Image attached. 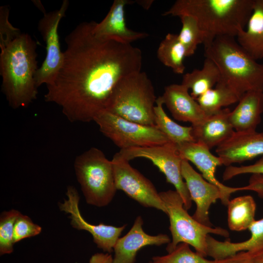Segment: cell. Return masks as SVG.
<instances>
[{
    "mask_svg": "<svg viewBox=\"0 0 263 263\" xmlns=\"http://www.w3.org/2000/svg\"><path fill=\"white\" fill-rule=\"evenodd\" d=\"M94 23L82 22L66 36L62 65L46 86L44 100L60 107L71 122L94 121L106 111L117 83L141 69L139 48L97 37Z\"/></svg>",
    "mask_w": 263,
    "mask_h": 263,
    "instance_id": "6da1fadb",
    "label": "cell"
},
{
    "mask_svg": "<svg viewBox=\"0 0 263 263\" xmlns=\"http://www.w3.org/2000/svg\"><path fill=\"white\" fill-rule=\"evenodd\" d=\"M37 47L31 36L24 33L0 46L1 89L13 109L28 107L37 97Z\"/></svg>",
    "mask_w": 263,
    "mask_h": 263,
    "instance_id": "7a4b0ae2",
    "label": "cell"
},
{
    "mask_svg": "<svg viewBox=\"0 0 263 263\" xmlns=\"http://www.w3.org/2000/svg\"><path fill=\"white\" fill-rule=\"evenodd\" d=\"M254 0H177L163 16L194 18L203 32L204 47L222 36L236 37L245 29Z\"/></svg>",
    "mask_w": 263,
    "mask_h": 263,
    "instance_id": "3957f363",
    "label": "cell"
},
{
    "mask_svg": "<svg viewBox=\"0 0 263 263\" xmlns=\"http://www.w3.org/2000/svg\"><path fill=\"white\" fill-rule=\"evenodd\" d=\"M205 57L218 67L221 81L240 97L252 90H263V63L252 58L234 37H219L204 47Z\"/></svg>",
    "mask_w": 263,
    "mask_h": 263,
    "instance_id": "277c9868",
    "label": "cell"
},
{
    "mask_svg": "<svg viewBox=\"0 0 263 263\" xmlns=\"http://www.w3.org/2000/svg\"><path fill=\"white\" fill-rule=\"evenodd\" d=\"M157 98L151 81L145 72L140 71L117 83L106 111L136 123L155 126Z\"/></svg>",
    "mask_w": 263,
    "mask_h": 263,
    "instance_id": "5b68a950",
    "label": "cell"
},
{
    "mask_svg": "<svg viewBox=\"0 0 263 263\" xmlns=\"http://www.w3.org/2000/svg\"><path fill=\"white\" fill-rule=\"evenodd\" d=\"M74 169L87 204L103 207L112 202L117 190L113 165L100 150L92 147L77 155Z\"/></svg>",
    "mask_w": 263,
    "mask_h": 263,
    "instance_id": "8992f818",
    "label": "cell"
},
{
    "mask_svg": "<svg viewBox=\"0 0 263 263\" xmlns=\"http://www.w3.org/2000/svg\"><path fill=\"white\" fill-rule=\"evenodd\" d=\"M159 195L169 220V228L172 240L166 247L168 253L179 244L185 243L192 246L197 253L205 257L207 256V238L210 233L229 237V233L226 229L207 226L195 220L185 208L183 199L176 190L160 192Z\"/></svg>",
    "mask_w": 263,
    "mask_h": 263,
    "instance_id": "52a82bcc",
    "label": "cell"
},
{
    "mask_svg": "<svg viewBox=\"0 0 263 263\" xmlns=\"http://www.w3.org/2000/svg\"><path fill=\"white\" fill-rule=\"evenodd\" d=\"M100 131L120 150L162 145L169 140L155 126H147L126 120L108 111L94 119Z\"/></svg>",
    "mask_w": 263,
    "mask_h": 263,
    "instance_id": "ba28073f",
    "label": "cell"
},
{
    "mask_svg": "<svg viewBox=\"0 0 263 263\" xmlns=\"http://www.w3.org/2000/svg\"><path fill=\"white\" fill-rule=\"evenodd\" d=\"M122 158L129 161L136 158L150 160L172 184L183 199L186 210L190 208L192 200L181 172L183 158L176 145L170 142L152 146L120 150L117 152Z\"/></svg>",
    "mask_w": 263,
    "mask_h": 263,
    "instance_id": "9c48e42d",
    "label": "cell"
},
{
    "mask_svg": "<svg viewBox=\"0 0 263 263\" xmlns=\"http://www.w3.org/2000/svg\"><path fill=\"white\" fill-rule=\"evenodd\" d=\"M69 4L68 0H64L59 8L44 13L38 23V30L46 44V55L36 74L38 88L43 84L46 86L51 84L62 65L63 52L60 49L58 28Z\"/></svg>",
    "mask_w": 263,
    "mask_h": 263,
    "instance_id": "30bf717a",
    "label": "cell"
},
{
    "mask_svg": "<svg viewBox=\"0 0 263 263\" xmlns=\"http://www.w3.org/2000/svg\"><path fill=\"white\" fill-rule=\"evenodd\" d=\"M112 162L117 190L123 191L143 207L154 208L167 213L159 193L150 180L117 153Z\"/></svg>",
    "mask_w": 263,
    "mask_h": 263,
    "instance_id": "8fae6325",
    "label": "cell"
},
{
    "mask_svg": "<svg viewBox=\"0 0 263 263\" xmlns=\"http://www.w3.org/2000/svg\"><path fill=\"white\" fill-rule=\"evenodd\" d=\"M67 199L59 203L60 210L69 214L71 225L73 227L79 230H86L93 238L97 246L106 253H111L113 251L114 246L119 238L126 225L116 227L104 224L93 225L85 220L82 216L79 208V196L75 188L72 186L67 187Z\"/></svg>",
    "mask_w": 263,
    "mask_h": 263,
    "instance_id": "7c38bea8",
    "label": "cell"
},
{
    "mask_svg": "<svg viewBox=\"0 0 263 263\" xmlns=\"http://www.w3.org/2000/svg\"><path fill=\"white\" fill-rule=\"evenodd\" d=\"M181 172L190 198L196 205L193 218L204 225L212 226L209 220V209L218 199H223L220 189L205 179L187 160H182Z\"/></svg>",
    "mask_w": 263,
    "mask_h": 263,
    "instance_id": "4fadbf2b",
    "label": "cell"
},
{
    "mask_svg": "<svg viewBox=\"0 0 263 263\" xmlns=\"http://www.w3.org/2000/svg\"><path fill=\"white\" fill-rule=\"evenodd\" d=\"M183 158L193 163L201 172L202 176L208 182L218 187L222 193V203L227 206L231 193L239 190H247L246 186L241 188L229 187L219 182L215 177L218 166L222 165L218 156L214 155L210 150L199 143L192 142L176 145Z\"/></svg>",
    "mask_w": 263,
    "mask_h": 263,
    "instance_id": "5bb4252c",
    "label": "cell"
},
{
    "mask_svg": "<svg viewBox=\"0 0 263 263\" xmlns=\"http://www.w3.org/2000/svg\"><path fill=\"white\" fill-rule=\"evenodd\" d=\"M215 151L226 167L263 156V132L235 131Z\"/></svg>",
    "mask_w": 263,
    "mask_h": 263,
    "instance_id": "9a60e30c",
    "label": "cell"
},
{
    "mask_svg": "<svg viewBox=\"0 0 263 263\" xmlns=\"http://www.w3.org/2000/svg\"><path fill=\"white\" fill-rule=\"evenodd\" d=\"M143 223L142 217L137 216L129 231L117 240L113 247V263H135L137 253L142 248L170 243V239L167 234L150 235L146 233L143 228Z\"/></svg>",
    "mask_w": 263,
    "mask_h": 263,
    "instance_id": "2e32d148",
    "label": "cell"
},
{
    "mask_svg": "<svg viewBox=\"0 0 263 263\" xmlns=\"http://www.w3.org/2000/svg\"><path fill=\"white\" fill-rule=\"evenodd\" d=\"M129 0H114L105 17L100 22L95 21L94 33L97 37L132 44L138 39L148 37L147 33L137 32L127 27L125 7L133 3Z\"/></svg>",
    "mask_w": 263,
    "mask_h": 263,
    "instance_id": "e0dca14e",
    "label": "cell"
},
{
    "mask_svg": "<svg viewBox=\"0 0 263 263\" xmlns=\"http://www.w3.org/2000/svg\"><path fill=\"white\" fill-rule=\"evenodd\" d=\"M188 90L181 84L166 86L161 96L173 117L180 121L197 124L207 117L197 101L192 97Z\"/></svg>",
    "mask_w": 263,
    "mask_h": 263,
    "instance_id": "ac0fdd59",
    "label": "cell"
},
{
    "mask_svg": "<svg viewBox=\"0 0 263 263\" xmlns=\"http://www.w3.org/2000/svg\"><path fill=\"white\" fill-rule=\"evenodd\" d=\"M230 111L223 109L217 113L207 116L201 122L191 125V134L195 142L210 150L217 147L234 132L229 120Z\"/></svg>",
    "mask_w": 263,
    "mask_h": 263,
    "instance_id": "d6986e66",
    "label": "cell"
},
{
    "mask_svg": "<svg viewBox=\"0 0 263 263\" xmlns=\"http://www.w3.org/2000/svg\"><path fill=\"white\" fill-rule=\"evenodd\" d=\"M236 108L230 111L229 120L237 132L256 131L263 113V90H252L243 94Z\"/></svg>",
    "mask_w": 263,
    "mask_h": 263,
    "instance_id": "ffe728a7",
    "label": "cell"
},
{
    "mask_svg": "<svg viewBox=\"0 0 263 263\" xmlns=\"http://www.w3.org/2000/svg\"><path fill=\"white\" fill-rule=\"evenodd\" d=\"M251 236L247 240L232 243L228 241H220L208 235L207 238V256L214 260H220L247 251L255 253L263 249V218L255 220L248 229Z\"/></svg>",
    "mask_w": 263,
    "mask_h": 263,
    "instance_id": "44dd1931",
    "label": "cell"
},
{
    "mask_svg": "<svg viewBox=\"0 0 263 263\" xmlns=\"http://www.w3.org/2000/svg\"><path fill=\"white\" fill-rule=\"evenodd\" d=\"M237 41L254 59H263V0H254L246 28L236 37Z\"/></svg>",
    "mask_w": 263,
    "mask_h": 263,
    "instance_id": "7402d4cb",
    "label": "cell"
},
{
    "mask_svg": "<svg viewBox=\"0 0 263 263\" xmlns=\"http://www.w3.org/2000/svg\"><path fill=\"white\" fill-rule=\"evenodd\" d=\"M220 79L218 67L211 60L206 57L201 69H195L183 75L181 84L191 90L190 94L196 100L213 88Z\"/></svg>",
    "mask_w": 263,
    "mask_h": 263,
    "instance_id": "603a6c76",
    "label": "cell"
},
{
    "mask_svg": "<svg viewBox=\"0 0 263 263\" xmlns=\"http://www.w3.org/2000/svg\"><path fill=\"white\" fill-rule=\"evenodd\" d=\"M227 206L228 226L231 230H246L255 220L256 205L251 196L236 197Z\"/></svg>",
    "mask_w": 263,
    "mask_h": 263,
    "instance_id": "cb8c5ba5",
    "label": "cell"
},
{
    "mask_svg": "<svg viewBox=\"0 0 263 263\" xmlns=\"http://www.w3.org/2000/svg\"><path fill=\"white\" fill-rule=\"evenodd\" d=\"M161 96L156 100L154 107V125L175 145L195 142L191 134L192 127L181 126L173 121L165 113Z\"/></svg>",
    "mask_w": 263,
    "mask_h": 263,
    "instance_id": "d4e9b609",
    "label": "cell"
},
{
    "mask_svg": "<svg viewBox=\"0 0 263 263\" xmlns=\"http://www.w3.org/2000/svg\"><path fill=\"white\" fill-rule=\"evenodd\" d=\"M240 97L228 86L221 81L198 97L196 100L206 115L209 116L218 113L223 109L235 103Z\"/></svg>",
    "mask_w": 263,
    "mask_h": 263,
    "instance_id": "484cf974",
    "label": "cell"
},
{
    "mask_svg": "<svg viewBox=\"0 0 263 263\" xmlns=\"http://www.w3.org/2000/svg\"><path fill=\"white\" fill-rule=\"evenodd\" d=\"M157 56L165 66L177 74H183L185 70L184 63L186 56L185 49L179 41L178 34L168 33L160 42Z\"/></svg>",
    "mask_w": 263,
    "mask_h": 263,
    "instance_id": "4316f807",
    "label": "cell"
},
{
    "mask_svg": "<svg viewBox=\"0 0 263 263\" xmlns=\"http://www.w3.org/2000/svg\"><path fill=\"white\" fill-rule=\"evenodd\" d=\"M179 18L182 28L178 38L185 49L186 56H190L195 53L199 44H204L205 36L194 18L186 15Z\"/></svg>",
    "mask_w": 263,
    "mask_h": 263,
    "instance_id": "83f0119b",
    "label": "cell"
},
{
    "mask_svg": "<svg viewBox=\"0 0 263 263\" xmlns=\"http://www.w3.org/2000/svg\"><path fill=\"white\" fill-rule=\"evenodd\" d=\"M151 261L153 263H211L212 262L192 251L189 245L185 243L179 244L166 255L153 257Z\"/></svg>",
    "mask_w": 263,
    "mask_h": 263,
    "instance_id": "f1b7e54d",
    "label": "cell"
},
{
    "mask_svg": "<svg viewBox=\"0 0 263 263\" xmlns=\"http://www.w3.org/2000/svg\"><path fill=\"white\" fill-rule=\"evenodd\" d=\"M20 213L16 209L3 212L0 217V254H9L14 250V226Z\"/></svg>",
    "mask_w": 263,
    "mask_h": 263,
    "instance_id": "f546056e",
    "label": "cell"
},
{
    "mask_svg": "<svg viewBox=\"0 0 263 263\" xmlns=\"http://www.w3.org/2000/svg\"><path fill=\"white\" fill-rule=\"evenodd\" d=\"M41 231V226L34 223L28 216L20 213L14 224V243L38 235Z\"/></svg>",
    "mask_w": 263,
    "mask_h": 263,
    "instance_id": "4dcf8cb0",
    "label": "cell"
},
{
    "mask_svg": "<svg viewBox=\"0 0 263 263\" xmlns=\"http://www.w3.org/2000/svg\"><path fill=\"white\" fill-rule=\"evenodd\" d=\"M10 10L7 6L0 7V46L13 40L21 32L9 20Z\"/></svg>",
    "mask_w": 263,
    "mask_h": 263,
    "instance_id": "1f68e13d",
    "label": "cell"
},
{
    "mask_svg": "<svg viewBox=\"0 0 263 263\" xmlns=\"http://www.w3.org/2000/svg\"><path fill=\"white\" fill-rule=\"evenodd\" d=\"M252 173L263 175V156L252 165L241 166L232 165L226 167L223 175L224 180H228L234 177L243 174Z\"/></svg>",
    "mask_w": 263,
    "mask_h": 263,
    "instance_id": "d6a6232c",
    "label": "cell"
},
{
    "mask_svg": "<svg viewBox=\"0 0 263 263\" xmlns=\"http://www.w3.org/2000/svg\"><path fill=\"white\" fill-rule=\"evenodd\" d=\"M211 263H253L252 254L247 251L240 252L224 259L212 260Z\"/></svg>",
    "mask_w": 263,
    "mask_h": 263,
    "instance_id": "836d02e7",
    "label": "cell"
},
{
    "mask_svg": "<svg viewBox=\"0 0 263 263\" xmlns=\"http://www.w3.org/2000/svg\"><path fill=\"white\" fill-rule=\"evenodd\" d=\"M89 263H113V257L109 253H96L91 256Z\"/></svg>",
    "mask_w": 263,
    "mask_h": 263,
    "instance_id": "e575fe53",
    "label": "cell"
},
{
    "mask_svg": "<svg viewBox=\"0 0 263 263\" xmlns=\"http://www.w3.org/2000/svg\"><path fill=\"white\" fill-rule=\"evenodd\" d=\"M251 253L252 254L253 263H263V249Z\"/></svg>",
    "mask_w": 263,
    "mask_h": 263,
    "instance_id": "d590c367",
    "label": "cell"
},
{
    "mask_svg": "<svg viewBox=\"0 0 263 263\" xmlns=\"http://www.w3.org/2000/svg\"><path fill=\"white\" fill-rule=\"evenodd\" d=\"M135 2H137L138 4L141 6L143 8L145 9H148L150 8L151 4L153 2V0H137Z\"/></svg>",
    "mask_w": 263,
    "mask_h": 263,
    "instance_id": "8d00e7d4",
    "label": "cell"
},
{
    "mask_svg": "<svg viewBox=\"0 0 263 263\" xmlns=\"http://www.w3.org/2000/svg\"><path fill=\"white\" fill-rule=\"evenodd\" d=\"M34 3H35V4L36 5V6L41 11V12L43 13V14L44 13H46V11L44 9V8L43 6V5L41 4V3L40 2V1H38V0H34L33 1Z\"/></svg>",
    "mask_w": 263,
    "mask_h": 263,
    "instance_id": "74e56055",
    "label": "cell"
},
{
    "mask_svg": "<svg viewBox=\"0 0 263 263\" xmlns=\"http://www.w3.org/2000/svg\"><path fill=\"white\" fill-rule=\"evenodd\" d=\"M148 263H152V261L151 260Z\"/></svg>",
    "mask_w": 263,
    "mask_h": 263,
    "instance_id": "f35d334b",
    "label": "cell"
}]
</instances>
